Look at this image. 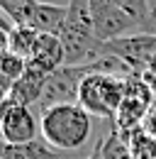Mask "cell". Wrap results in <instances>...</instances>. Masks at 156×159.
<instances>
[{
	"label": "cell",
	"instance_id": "e0dca14e",
	"mask_svg": "<svg viewBox=\"0 0 156 159\" xmlns=\"http://www.w3.org/2000/svg\"><path fill=\"white\" fill-rule=\"evenodd\" d=\"M129 139V147H132V154L134 159H156V137L146 135L144 127H136L132 132H124Z\"/></svg>",
	"mask_w": 156,
	"mask_h": 159
},
{
	"label": "cell",
	"instance_id": "6da1fadb",
	"mask_svg": "<svg viewBox=\"0 0 156 159\" xmlns=\"http://www.w3.org/2000/svg\"><path fill=\"white\" fill-rule=\"evenodd\" d=\"M66 7L68 15L61 32V42L66 49V66H83L105 57V42L98 39L93 27L90 0H68Z\"/></svg>",
	"mask_w": 156,
	"mask_h": 159
},
{
	"label": "cell",
	"instance_id": "d6986e66",
	"mask_svg": "<svg viewBox=\"0 0 156 159\" xmlns=\"http://www.w3.org/2000/svg\"><path fill=\"white\" fill-rule=\"evenodd\" d=\"M154 10H156V2H154Z\"/></svg>",
	"mask_w": 156,
	"mask_h": 159
},
{
	"label": "cell",
	"instance_id": "5b68a950",
	"mask_svg": "<svg viewBox=\"0 0 156 159\" xmlns=\"http://www.w3.org/2000/svg\"><path fill=\"white\" fill-rule=\"evenodd\" d=\"M0 132L5 144H24V142L39 139L37 135L41 132V120H37L32 108L17 105L5 98L0 108Z\"/></svg>",
	"mask_w": 156,
	"mask_h": 159
},
{
	"label": "cell",
	"instance_id": "9c48e42d",
	"mask_svg": "<svg viewBox=\"0 0 156 159\" xmlns=\"http://www.w3.org/2000/svg\"><path fill=\"white\" fill-rule=\"evenodd\" d=\"M46 79H49V74H44V71H39V69H34V66L27 64L24 76L20 81H15L12 91L7 93V100H12V103H17V105H24V108L37 105L39 98H41V93H44Z\"/></svg>",
	"mask_w": 156,
	"mask_h": 159
},
{
	"label": "cell",
	"instance_id": "8fae6325",
	"mask_svg": "<svg viewBox=\"0 0 156 159\" xmlns=\"http://www.w3.org/2000/svg\"><path fill=\"white\" fill-rule=\"evenodd\" d=\"M66 15H68V7L66 5H54V2H41L39 0V7L32 17V30H37L39 34H56L61 37L63 32V25H66Z\"/></svg>",
	"mask_w": 156,
	"mask_h": 159
},
{
	"label": "cell",
	"instance_id": "5bb4252c",
	"mask_svg": "<svg viewBox=\"0 0 156 159\" xmlns=\"http://www.w3.org/2000/svg\"><path fill=\"white\" fill-rule=\"evenodd\" d=\"M27 71V59H22L12 52H2L0 57V76H2V96L7 98V93L12 91L15 81H20Z\"/></svg>",
	"mask_w": 156,
	"mask_h": 159
},
{
	"label": "cell",
	"instance_id": "3957f363",
	"mask_svg": "<svg viewBox=\"0 0 156 159\" xmlns=\"http://www.w3.org/2000/svg\"><path fill=\"white\" fill-rule=\"evenodd\" d=\"M124 100V79L105 76V74H88L78 88V105L85 108L93 118H112Z\"/></svg>",
	"mask_w": 156,
	"mask_h": 159
},
{
	"label": "cell",
	"instance_id": "277c9868",
	"mask_svg": "<svg viewBox=\"0 0 156 159\" xmlns=\"http://www.w3.org/2000/svg\"><path fill=\"white\" fill-rule=\"evenodd\" d=\"M105 54L122 59L134 74H144L151 69L156 59V34L154 32H136L115 42H105Z\"/></svg>",
	"mask_w": 156,
	"mask_h": 159
},
{
	"label": "cell",
	"instance_id": "8992f818",
	"mask_svg": "<svg viewBox=\"0 0 156 159\" xmlns=\"http://www.w3.org/2000/svg\"><path fill=\"white\" fill-rule=\"evenodd\" d=\"M90 15H93V27L100 42H115L132 32L136 34V30H141L139 22L132 20L112 0H90Z\"/></svg>",
	"mask_w": 156,
	"mask_h": 159
},
{
	"label": "cell",
	"instance_id": "4fadbf2b",
	"mask_svg": "<svg viewBox=\"0 0 156 159\" xmlns=\"http://www.w3.org/2000/svg\"><path fill=\"white\" fill-rule=\"evenodd\" d=\"M112 2L117 7H122L132 20L139 22V27L144 32H154L156 30V10L151 5V0H112Z\"/></svg>",
	"mask_w": 156,
	"mask_h": 159
},
{
	"label": "cell",
	"instance_id": "52a82bcc",
	"mask_svg": "<svg viewBox=\"0 0 156 159\" xmlns=\"http://www.w3.org/2000/svg\"><path fill=\"white\" fill-rule=\"evenodd\" d=\"M85 69L83 66H61L58 71H54L46 86H44V93L39 98V110L46 113L56 105H68V103H78V88H80V81L85 79Z\"/></svg>",
	"mask_w": 156,
	"mask_h": 159
},
{
	"label": "cell",
	"instance_id": "ba28073f",
	"mask_svg": "<svg viewBox=\"0 0 156 159\" xmlns=\"http://www.w3.org/2000/svg\"><path fill=\"white\" fill-rule=\"evenodd\" d=\"M29 66H34L44 74H54L61 66H66V49H63V42L56 34H39L37 47H34V54L32 59L27 61Z\"/></svg>",
	"mask_w": 156,
	"mask_h": 159
},
{
	"label": "cell",
	"instance_id": "9a60e30c",
	"mask_svg": "<svg viewBox=\"0 0 156 159\" xmlns=\"http://www.w3.org/2000/svg\"><path fill=\"white\" fill-rule=\"evenodd\" d=\"M0 7H2V15L12 25L29 27L39 7V0H0Z\"/></svg>",
	"mask_w": 156,
	"mask_h": 159
},
{
	"label": "cell",
	"instance_id": "ac0fdd59",
	"mask_svg": "<svg viewBox=\"0 0 156 159\" xmlns=\"http://www.w3.org/2000/svg\"><path fill=\"white\" fill-rule=\"evenodd\" d=\"M144 132L146 135H151V137H156V108H151L149 110V115H146V120H144Z\"/></svg>",
	"mask_w": 156,
	"mask_h": 159
},
{
	"label": "cell",
	"instance_id": "7a4b0ae2",
	"mask_svg": "<svg viewBox=\"0 0 156 159\" xmlns=\"http://www.w3.org/2000/svg\"><path fill=\"white\" fill-rule=\"evenodd\" d=\"M41 139H46L58 152H76L83 149L93 135V115L80 108L78 103L56 105L41 113Z\"/></svg>",
	"mask_w": 156,
	"mask_h": 159
},
{
	"label": "cell",
	"instance_id": "7c38bea8",
	"mask_svg": "<svg viewBox=\"0 0 156 159\" xmlns=\"http://www.w3.org/2000/svg\"><path fill=\"white\" fill-rule=\"evenodd\" d=\"M0 159H63V152L54 149L46 139H32L24 144H2Z\"/></svg>",
	"mask_w": 156,
	"mask_h": 159
},
{
	"label": "cell",
	"instance_id": "30bf717a",
	"mask_svg": "<svg viewBox=\"0 0 156 159\" xmlns=\"http://www.w3.org/2000/svg\"><path fill=\"white\" fill-rule=\"evenodd\" d=\"M39 32L32 30V27H20V25H12L2 15V52H12L22 59H32L34 54V47H37Z\"/></svg>",
	"mask_w": 156,
	"mask_h": 159
},
{
	"label": "cell",
	"instance_id": "ffe728a7",
	"mask_svg": "<svg viewBox=\"0 0 156 159\" xmlns=\"http://www.w3.org/2000/svg\"><path fill=\"white\" fill-rule=\"evenodd\" d=\"M88 159H90V157H88Z\"/></svg>",
	"mask_w": 156,
	"mask_h": 159
},
{
	"label": "cell",
	"instance_id": "2e32d148",
	"mask_svg": "<svg viewBox=\"0 0 156 159\" xmlns=\"http://www.w3.org/2000/svg\"><path fill=\"white\" fill-rule=\"evenodd\" d=\"M100 159H134L127 135L119 130H112L107 139L100 142Z\"/></svg>",
	"mask_w": 156,
	"mask_h": 159
}]
</instances>
